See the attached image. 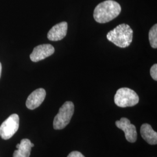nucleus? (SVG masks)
<instances>
[{"label":"nucleus","mask_w":157,"mask_h":157,"mask_svg":"<svg viewBox=\"0 0 157 157\" xmlns=\"http://www.w3.org/2000/svg\"><path fill=\"white\" fill-rule=\"evenodd\" d=\"M121 12V6L117 2L107 0L100 3L94 10L93 17L97 22H109L118 17Z\"/></svg>","instance_id":"1"},{"label":"nucleus","mask_w":157,"mask_h":157,"mask_svg":"<svg viewBox=\"0 0 157 157\" xmlns=\"http://www.w3.org/2000/svg\"><path fill=\"white\" fill-rule=\"evenodd\" d=\"M133 31L130 26L122 23L117 26L107 35V39L120 48H126L133 40Z\"/></svg>","instance_id":"2"},{"label":"nucleus","mask_w":157,"mask_h":157,"mask_svg":"<svg viewBox=\"0 0 157 157\" xmlns=\"http://www.w3.org/2000/svg\"><path fill=\"white\" fill-rule=\"evenodd\" d=\"M75 111V106L71 101H66L59 108L55 117L53 127L56 130L64 129L69 124Z\"/></svg>","instance_id":"3"},{"label":"nucleus","mask_w":157,"mask_h":157,"mask_svg":"<svg viewBox=\"0 0 157 157\" xmlns=\"http://www.w3.org/2000/svg\"><path fill=\"white\" fill-rule=\"evenodd\" d=\"M114 102L118 107H133L139 102V97L134 90L127 87L118 89L114 97Z\"/></svg>","instance_id":"4"},{"label":"nucleus","mask_w":157,"mask_h":157,"mask_svg":"<svg viewBox=\"0 0 157 157\" xmlns=\"http://www.w3.org/2000/svg\"><path fill=\"white\" fill-rule=\"evenodd\" d=\"M19 127V117L12 114L1 124L0 126V136L4 140H8L16 133Z\"/></svg>","instance_id":"5"},{"label":"nucleus","mask_w":157,"mask_h":157,"mask_svg":"<svg viewBox=\"0 0 157 157\" xmlns=\"http://www.w3.org/2000/svg\"><path fill=\"white\" fill-rule=\"evenodd\" d=\"M117 127L122 130L124 133L126 140L130 143H135L137 140V133L136 128L131 124L128 118H122L115 122Z\"/></svg>","instance_id":"6"},{"label":"nucleus","mask_w":157,"mask_h":157,"mask_svg":"<svg viewBox=\"0 0 157 157\" xmlns=\"http://www.w3.org/2000/svg\"><path fill=\"white\" fill-rule=\"evenodd\" d=\"M55 52L54 47L50 44L37 45L33 49L30 58L34 62H39L52 56Z\"/></svg>","instance_id":"7"},{"label":"nucleus","mask_w":157,"mask_h":157,"mask_svg":"<svg viewBox=\"0 0 157 157\" xmlns=\"http://www.w3.org/2000/svg\"><path fill=\"white\" fill-rule=\"evenodd\" d=\"M45 96L46 91L44 89L40 88L34 90L29 95L26 102V107L31 110L38 108L44 100Z\"/></svg>","instance_id":"8"},{"label":"nucleus","mask_w":157,"mask_h":157,"mask_svg":"<svg viewBox=\"0 0 157 157\" xmlns=\"http://www.w3.org/2000/svg\"><path fill=\"white\" fill-rule=\"evenodd\" d=\"M67 30V22L59 23L51 29L47 34V38L53 41L61 40L66 36Z\"/></svg>","instance_id":"9"},{"label":"nucleus","mask_w":157,"mask_h":157,"mask_svg":"<svg viewBox=\"0 0 157 157\" xmlns=\"http://www.w3.org/2000/svg\"><path fill=\"white\" fill-rule=\"evenodd\" d=\"M140 133L143 139L149 144L156 145L157 144V133L148 124H144L140 128Z\"/></svg>","instance_id":"10"},{"label":"nucleus","mask_w":157,"mask_h":157,"mask_svg":"<svg viewBox=\"0 0 157 157\" xmlns=\"http://www.w3.org/2000/svg\"><path fill=\"white\" fill-rule=\"evenodd\" d=\"M20 146L17 150H15L13 157H29L32 149L31 141L28 139H23L19 143Z\"/></svg>","instance_id":"11"},{"label":"nucleus","mask_w":157,"mask_h":157,"mask_svg":"<svg viewBox=\"0 0 157 157\" xmlns=\"http://www.w3.org/2000/svg\"><path fill=\"white\" fill-rule=\"evenodd\" d=\"M149 41L153 48H157V25L155 24L149 31Z\"/></svg>","instance_id":"12"},{"label":"nucleus","mask_w":157,"mask_h":157,"mask_svg":"<svg viewBox=\"0 0 157 157\" xmlns=\"http://www.w3.org/2000/svg\"><path fill=\"white\" fill-rule=\"evenodd\" d=\"M150 75L154 80H157V64L153 65L150 69Z\"/></svg>","instance_id":"13"},{"label":"nucleus","mask_w":157,"mask_h":157,"mask_svg":"<svg viewBox=\"0 0 157 157\" xmlns=\"http://www.w3.org/2000/svg\"><path fill=\"white\" fill-rule=\"evenodd\" d=\"M67 157H85L84 155L80 152L75 151L71 152L69 153V154L67 155Z\"/></svg>","instance_id":"14"},{"label":"nucleus","mask_w":157,"mask_h":157,"mask_svg":"<svg viewBox=\"0 0 157 157\" xmlns=\"http://www.w3.org/2000/svg\"><path fill=\"white\" fill-rule=\"evenodd\" d=\"M1 70H2V65L0 62V78H1Z\"/></svg>","instance_id":"15"},{"label":"nucleus","mask_w":157,"mask_h":157,"mask_svg":"<svg viewBox=\"0 0 157 157\" xmlns=\"http://www.w3.org/2000/svg\"><path fill=\"white\" fill-rule=\"evenodd\" d=\"M20 146V144H17V146H16V147H17V148H19V147Z\"/></svg>","instance_id":"16"}]
</instances>
